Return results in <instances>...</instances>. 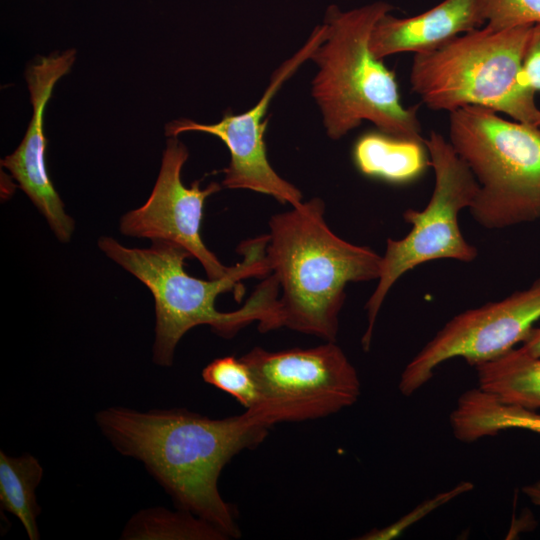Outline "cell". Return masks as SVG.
<instances>
[{
  "mask_svg": "<svg viewBox=\"0 0 540 540\" xmlns=\"http://www.w3.org/2000/svg\"><path fill=\"white\" fill-rule=\"evenodd\" d=\"M268 235L244 241L243 259L218 279L189 275L182 246L154 240L149 248H129L112 237H101L99 248L150 290L155 301L153 360L171 366L178 342L190 329L209 325L231 337L253 322L261 332L279 327V285L266 258Z\"/></svg>",
  "mask_w": 540,
  "mask_h": 540,
  "instance_id": "cell-1",
  "label": "cell"
},
{
  "mask_svg": "<svg viewBox=\"0 0 540 540\" xmlns=\"http://www.w3.org/2000/svg\"><path fill=\"white\" fill-rule=\"evenodd\" d=\"M101 432L121 454L141 461L179 509L211 523L229 538L241 535L234 507L218 489L224 466L254 449L269 426L254 412L211 419L186 409L110 407L96 414Z\"/></svg>",
  "mask_w": 540,
  "mask_h": 540,
  "instance_id": "cell-2",
  "label": "cell"
},
{
  "mask_svg": "<svg viewBox=\"0 0 540 540\" xmlns=\"http://www.w3.org/2000/svg\"><path fill=\"white\" fill-rule=\"evenodd\" d=\"M319 197L273 215L266 258L279 285V324L335 342L349 283L378 280L382 256L337 236Z\"/></svg>",
  "mask_w": 540,
  "mask_h": 540,
  "instance_id": "cell-3",
  "label": "cell"
},
{
  "mask_svg": "<svg viewBox=\"0 0 540 540\" xmlns=\"http://www.w3.org/2000/svg\"><path fill=\"white\" fill-rule=\"evenodd\" d=\"M393 9L385 1L350 10L334 4L326 9L325 37L310 58L318 67L311 93L332 140L365 120L384 133L424 140L418 106L402 104L394 72L369 48L375 24Z\"/></svg>",
  "mask_w": 540,
  "mask_h": 540,
  "instance_id": "cell-4",
  "label": "cell"
},
{
  "mask_svg": "<svg viewBox=\"0 0 540 540\" xmlns=\"http://www.w3.org/2000/svg\"><path fill=\"white\" fill-rule=\"evenodd\" d=\"M534 24L461 34L444 46L414 54L410 83L432 110L480 106L540 128L535 92L523 80V59Z\"/></svg>",
  "mask_w": 540,
  "mask_h": 540,
  "instance_id": "cell-5",
  "label": "cell"
},
{
  "mask_svg": "<svg viewBox=\"0 0 540 540\" xmlns=\"http://www.w3.org/2000/svg\"><path fill=\"white\" fill-rule=\"evenodd\" d=\"M497 113L465 106L449 116V142L479 185L470 215L489 230L540 219V128Z\"/></svg>",
  "mask_w": 540,
  "mask_h": 540,
  "instance_id": "cell-6",
  "label": "cell"
},
{
  "mask_svg": "<svg viewBox=\"0 0 540 540\" xmlns=\"http://www.w3.org/2000/svg\"><path fill=\"white\" fill-rule=\"evenodd\" d=\"M424 142L434 170V189L423 210L407 209L403 213L404 220L412 225L410 232L402 239H387L378 283L365 305L368 321L362 337L365 351L370 348L381 306L403 274L437 259L470 263L478 256L477 248L466 241L458 223L459 213L473 203L478 182L442 134L431 131Z\"/></svg>",
  "mask_w": 540,
  "mask_h": 540,
  "instance_id": "cell-7",
  "label": "cell"
},
{
  "mask_svg": "<svg viewBox=\"0 0 540 540\" xmlns=\"http://www.w3.org/2000/svg\"><path fill=\"white\" fill-rule=\"evenodd\" d=\"M240 358L259 395L248 410L269 427L329 416L353 405L361 393L355 367L335 342L282 351L255 347Z\"/></svg>",
  "mask_w": 540,
  "mask_h": 540,
  "instance_id": "cell-8",
  "label": "cell"
},
{
  "mask_svg": "<svg viewBox=\"0 0 540 540\" xmlns=\"http://www.w3.org/2000/svg\"><path fill=\"white\" fill-rule=\"evenodd\" d=\"M539 319L540 276L524 290L450 319L406 365L400 392L412 395L452 358L462 357L475 367L504 355L525 340Z\"/></svg>",
  "mask_w": 540,
  "mask_h": 540,
  "instance_id": "cell-9",
  "label": "cell"
},
{
  "mask_svg": "<svg viewBox=\"0 0 540 540\" xmlns=\"http://www.w3.org/2000/svg\"><path fill=\"white\" fill-rule=\"evenodd\" d=\"M324 37L325 26L322 23L314 28L294 55L275 69L262 97L249 110L240 114L227 111L220 121L213 124H201L190 119L175 120L166 125V135L177 137L183 132L198 131L218 137L230 154L229 163L223 169V187L270 195L292 207L301 204V191L282 178L268 161L264 134L269 120H264V117L274 96L311 58Z\"/></svg>",
  "mask_w": 540,
  "mask_h": 540,
  "instance_id": "cell-10",
  "label": "cell"
},
{
  "mask_svg": "<svg viewBox=\"0 0 540 540\" xmlns=\"http://www.w3.org/2000/svg\"><path fill=\"white\" fill-rule=\"evenodd\" d=\"M187 147L170 137L163 152L161 168L147 201L121 217L122 234L154 240H167L184 247L203 266L208 278L225 276L231 267L224 266L203 243L200 225L205 200L221 189L216 182L200 188L194 181L186 187L181 179L187 161Z\"/></svg>",
  "mask_w": 540,
  "mask_h": 540,
  "instance_id": "cell-11",
  "label": "cell"
},
{
  "mask_svg": "<svg viewBox=\"0 0 540 540\" xmlns=\"http://www.w3.org/2000/svg\"><path fill=\"white\" fill-rule=\"evenodd\" d=\"M75 54L74 50L53 53L28 67L26 80L33 107L32 118L20 145L1 160L2 166L18 182L61 242L70 240L75 223L65 212L64 203L48 175L44 112L56 83L70 71Z\"/></svg>",
  "mask_w": 540,
  "mask_h": 540,
  "instance_id": "cell-12",
  "label": "cell"
},
{
  "mask_svg": "<svg viewBox=\"0 0 540 540\" xmlns=\"http://www.w3.org/2000/svg\"><path fill=\"white\" fill-rule=\"evenodd\" d=\"M485 23L479 0H443L412 17L384 15L372 30L369 48L380 60L397 53H426Z\"/></svg>",
  "mask_w": 540,
  "mask_h": 540,
  "instance_id": "cell-13",
  "label": "cell"
},
{
  "mask_svg": "<svg viewBox=\"0 0 540 540\" xmlns=\"http://www.w3.org/2000/svg\"><path fill=\"white\" fill-rule=\"evenodd\" d=\"M424 140L400 138L378 129L368 131L354 143L353 161L367 177L393 184L409 183L430 165Z\"/></svg>",
  "mask_w": 540,
  "mask_h": 540,
  "instance_id": "cell-14",
  "label": "cell"
},
{
  "mask_svg": "<svg viewBox=\"0 0 540 540\" xmlns=\"http://www.w3.org/2000/svg\"><path fill=\"white\" fill-rule=\"evenodd\" d=\"M450 426L455 438L466 443L507 429L540 433V413L504 402L478 387L459 397L450 415Z\"/></svg>",
  "mask_w": 540,
  "mask_h": 540,
  "instance_id": "cell-15",
  "label": "cell"
},
{
  "mask_svg": "<svg viewBox=\"0 0 540 540\" xmlns=\"http://www.w3.org/2000/svg\"><path fill=\"white\" fill-rule=\"evenodd\" d=\"M478 387L504 402L540 409V357L513 348L504 355L475 366Z\"/></svg>",
  "mask_w": 540,
  "mask_h": 540,
  "instance_id": "cell-16",
  "label": "cell"
},
{
  "mask_svg": "<svg viewBox=\"0 0 540 540\" xmlns=\"http://www.w3.org/2000/svg\"><path fill=\"white\" fill-rule=\"evenodd\" d=\"M42 476L43 468L34 456L13 457L0 451L1 507L17 517L30 540L39 539L36 489Z\"/></svg>",
  "mask_w": 540,
  "mask_h": 540,
  "instance_id": "cell-17",
  "label": "cell"
},
{
  "mask_svg": "<svg viewBox=\"0 0 540 540\" xmlns=\"http://www.w3.org/2000/svg\"><path fill=\"white\" fill-rule=\"evenodd\" d=\"M126 540H225L228 537L211 523L179 509L149 508L136 513L123 529Z\"/></svg>",
  "mask_w": 540,
  "mask_h": 540,
  "instance_id": "cell-18",
  "label": "cell"
},
{
  "mask_svg": "<svg viewBox=\"0 0 540 540\" xmlns=\"http://www.w3.org/2000/svg\"><path fill=\"white\" fill-rule=\"evenodd\" d=\"M207 383L234 397L246 409L258 402V390L250 368L241 358L225 356L214 359L202 370Z\"/></svg>",
  "mask_w": 540,
  "mask_h": 540,
  "instance_id": "cell-19",
  "label": "cell"
},
{
  "mask_svg": "<svg viewBox=\"0 0 540 540\" xmlns=\"http://www.w3.org/2000/svg\"><path fill=\"white\" fill-rule=\"evenodd\" d=\"M486 25L494 29L540 23V0H479Z\"/></svg>",
  "mask_w": 540,
  "mask_h": 540,
  "instance_id": "cell-20",
  "label": "cell"
},
{
  "mask_svg": "<svg viewBox=\"0 0 540 540\" xmlns=\"http://www.w3.org/2000/svg\"><path fill=\"white\" fill-rule=\"evenodd\" d=\"M523 80L535 93L540 91V23L534 24L522 68Z\"/></svg>",
  "mask_w": 540,
  "mask_h": 540,
  "instance_id": "cell-21",
  "label": "cell"
},
{
  "mask_svg": "<svg viewBox=\"0 0 540 540\" xmlns=\"http://www.w3.org/2000/svg\"><path fill=\"white\" fill-rule=\"evenodd\" d=\"M520 348L531 356L540 357V327L530 331Z\"/></svg>",
  "mask_w": 540,
  "mask_h": 540,
  "instance_id": "cell-22",
  "label": "cell"
},
{
  "mask_svg": "<svg viewBox=\"0 0 540 540\" xmlns=\"http://www.w3.org/2000/svg\"><path fill=\"white\" fill-rule=\"evenodd\" d=\"M522 491L533 504L540 506V480L524 486Z\"/></svg>",
  "mask_w": 540,
  "mask_h": 540,
  "instance_id": "cell-23",
  "label": "cell"
}]
</instances>
